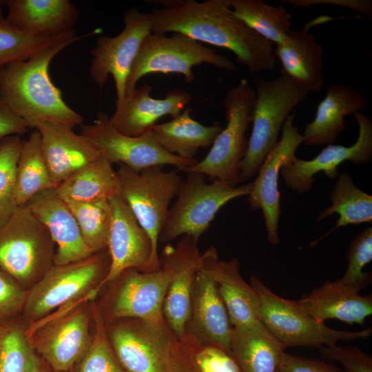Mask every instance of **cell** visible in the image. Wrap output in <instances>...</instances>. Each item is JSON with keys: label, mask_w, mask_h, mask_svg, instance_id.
<instances>
[{"label": "cell", "mask_w": 372, "mask_h": 372, "mask_svg": "<svg viewBox=\"0 0 372 372\" xmlns=\"http://www.w3.org/2000/svg\"><path fill=\"white\" fill-rule=\"evenodd\" d=\"M93 336L91 344L71 372H129L118 360L106 335L96 299L91 300Z\"/></svg>", "instance_id": "cell-37"}, {"label": "cell", "mask_w": 372, "mask_h": 372, "mask_svg": "<svg viewBox=\"0 0 372 372\" xmlns=\"http://www.w3.org/2000/svg\"><path fill=\"white\" fill-rule=\"evenodd\" d=\"M55 247L46 227L25 205L0 227V267L27 291L54 265Z\"/></svg>", "instance_id": "cell-6"}, {"label": "cell", "mask_w": 372, "mask_h": 372, "mask_svg": "<svg viewBox=\"0 0 372 372\" xmlns=\"http://www.w3.org/2000/svg\"><path fill=\"white\" fill-rule=\"evenodd\" d=\"M108 203L110 225L107 249L110 265L101 290L127 269L149 272L161 268L159 256L154 251L150 237L128 205L118 195L110 198Z\"/></svg>", "instance_id": "cell-16"}, {"label": "cell", "mask_w": 372, "mask_h": 372, "mask_svg": "<svg viewBox=\"0 0 372 372\" xmlns=\"http://www.w3.org/2000/svg\"><path fill=\"white\" fill-rule=\"evenodd\" d=\"M276 372H347L324 361L296 356L283 352Z\"/></svg>", "instance_id": "cell-44"}, {"label": "cell", "mask_w": 372, "mask_h": 372, "mask_svg": "<svg viewBox=\"0 0 372 372\" xmlns=\"http://www.w3.org/2000/svg\"><path fill=\"white\" fill-rule=\"evenodd\" d=\"M28 128L27 122L0 99V141L9 136L22 135Z\"/></svg>", "instance_id": "cell-45"}, {"label": "cell", "mask_w": 372, "mask_h": 372, "mask_svg": "<svg viewBox=\"0 0 372 372\" xmlns=\"http://www.w3.org/2000/svg\"><path fill=\"white\" fill-rule=\"evenodd\" d=\"M358 125L355 143L346 147L340 145H327L316 157L309 161L295 158L285 165L280 174L285 183L300 194L309 192L313 185V176L319 172L331 179L339 175L338 167L346 161L355 165L369 163L372 159V121L362 112L353 114Z\"/></svg>", "instance_id": "cell-19"}, {"label": "cell", "mask_w": 372, "mask_h": 372, "mask_svg": "<svg viewBox=\"0 0 372 372\" xmlns=\"http://www.w3.org/2000/svg\"><path fill=\"white\" fill-rule=\"evenodd\" d=\"M67 204L86 245L94 252L107 249L110 225L108 200Z\"/></svg>", "instance_id": "cell-38"}, {"label": "cell", "mask_w": 372, "mask_h": 372, "mask_svg": "<svg viewBox=\"0 0 372 372\" xmlns=\"http://www.w3.org/2000/svg\"><path fill=\"white\" fill-rule=\"evenodd\" d=\"M107 249L61 265H54L29 291L21 315L25 327L58 309L88 296L97 298L107 275Z\"/></svg>", "instance_id": "cell-4"}, {"label": "cell", "mask_w": 372, "mask_h": 372, "mask_svg": "<svg viewBox=\"0 0 372 372\" xmlns=\"http://www.w3.org/2000/svg\"><path fill=\"white\" fill-rule=\"evenodd\" d=\"M76 30L50 37H34L11 26L4 19L0 22V70L6 66L28 60L48 48L77 37Z\"/></svg>", "instance_id": "cell-36"}, {"label": "cell", "mask_w": 372, "mask_h": 372, "mask_svg": "<svg viewBox=\"0 0 372 372\" xmlns=\"http://www.w3.org/2000/svg\"><path fill=\"white\" fill-rule=\"evenodd\" d=\"M7 22L28 34L56 37L73 29L79 17L76 7L69 0H6Z\"/></svg>", "instance_id": "cell-26"}, {"label": "cell", "mask_w": 372, "mask_h": 372, "mask_svg": "<svg viewBox=\"0 0 372 372\" xmlns=\"http://www.w3.org/2000/svg\"><path fill=\"white\" fill-rule=\"evenodd\" d=\"M321 358L329 362H339L347 372H372V358L357 347H321Z\"/></svg>", "instance_id": "cell-43"}, {"label": "cell", "mask_w": 372, "mask_h": 372, "mask_svg": "<svg viewBox=\"0 0 372 372\" xmlns=\"http://www.w3.org/2000/svg\"><path fill=\"white\" fill-rule=\"evenodd\" d=\"M232 13L258 34L278 45L287 38L291 15L283 6L261 0H230Z\"/></svg>", "instance_id": "cell-35"}, {"label": "cell", "mask_w": 372, "mask_h": 372, "mask_svg": "<svg viewBox=\"0 0 372 372\" xmlns=\"http://www.w3.org/2000/svg\"><path fill=\"white\" fill-rule=\"evenodd\" d=\"M171 278V269L162 263L154 271L130 268L121 272L105 285L96 299L104 323L138 318L157 326L167 324L163 307Z\"/></svg>", "instance_id": "cell-8"}, {"label": "cell", "mask_w": 372, "mask_h": 372, "mask_svg": "<svg viewBox=\"0 0 372 372\" xmlns=\"http://www.w3.org/2000/svg\"><path fill=\"white\" fill-rule=\"evenodd\" d=\"M34 354L21 316L0 324V372H27Z\"/></svg>", "instance_id": "cell-39"}, {"label": "cell", "mask_w": 372, "mask_h": 372, "mask_svg": "<svg viewBox=\"0 0 372 372\" xmlns=\"http://www.w3.org/2000/svg\"><path fill=\"white\" fill-rule=\"evenodd\" d=\"M367 106L366 97L356 89L343 83L330 85L318 105L314 119L304 128V143L332 145L346 127L344 117L362 112Z\"/></svg>", "instance_id": "cell-28"}, {"label": "cell", "mask_w": 372, "mask_h": 372, "mask_svg": "<svg viewBox=\"0 0 372 372\" xmlns=\"http://www.w3.org/2000/svg\"><path fill=\"white\" fill-rule=\"evenodd\" d=\"M347 269L340 280L345 285L362 290L371 283V273L364 272L365 265L372 260V227L359 233L347 251Z\"/></svg>", "instance_id": "cell-41"}, {"label": "cell", "mask_w": 372, "mask_h": 372, "mask_svg": "<svg viewBox=\"0 0 372 372\" xmlns=\"http://www.w3.org/2000/svg\"><path fill=\"white\" fill-rule=\"evenodd\" d=\"M327 19L309 21L299 30L291 29L285 40L276 45L274 55L282 65L281 74L299 83L309 92H320L324 85L322 77L323 48L309 30Z\"/></svg>", "instance_id": "cell-25"}, {"label": "cell", "mask_w": 372, "mask_h": 372, "mask_svg": "<svg viewBox=\"0 0 372 372\" xmlns=\"http://www.w3.org/2000/svg\"><path fill=\"white\" fill-rule=\"evenodd\" d=\"M118 196L128 205L139 225L151 238L158 253V236L166 220L169 204L178 195L183 178L176 170L165 172L161 166L136 172L119 164Z\"/></svg>", "instance_id": "cell-12"}, {"label": "cell", "mask_w": 372, "mask_h": 372, "mask_svg": "<svg viewBox=\"0 0 372 372\" xmlns=\"http://www.w3.org/2000/svg\"><path fill=\"white\" fill-rule=\"evenodd\" d=\"M94 299L88 296L70 302L25 327L30 347L52 369L71 371L88 350Z\"/></svg>", "instance_id": "cell-3"}, {"label": "cell", "mask_w": 372, "mask_h": 372, "mask_svg": "<svg viewBox=\"0 0 372 372\" xmlns=\"http://www.w3.org/2000/svg\"><path fill=\"white\" fill-rule=\"evenodd\" d=\"M152 87L145 83L125 96L121 103L115 105L110 124L123 134L139 136L152 131L161 117L174 118L180 114L192 100V94L180 88L172 89L162 99L152 98Z\"/></svg>", "instance_id": "cell-21"}, {"label": "cell", "mask_w": 372, "mask_h": 372, "mask_svg": "<svg viewBox=\"0 0 372 372\" xmlns=\"http://www.w3.org/2000/svg\"><path fill=\"white\" fill-rule=\"evenodd\" d=\"M187 107L171 121L156 123L152 127L160 145L167 152L185 159L193 160L202 147H210L223 127L215 123L205 126L190 116Z\"/></svg>", "instance_id": "cell-30"}, {"label": "cell", "mask_w": 372, "mask_h": 372, "mask_svg": "<svg viewBox=\"0 0 372 372\" xmlns=\"http://www.w3.org/2000/svg\"><path fill=\"white\" fill-rule=\"evenodd\" d=\"M250 280L260 298V321L285 348L331 347L338 341L364 339L372 333L371 328L360 331L329 328L303 311L297 301L273 293L257 277L252 276Z\"/></svg>", "instance_id": "cell-10"}, {"label": "cell", "mask_w": 372, "mask_h": 372, "mask_svg": "<svg viewBox=\"0 0 372 372\" xmlns=\"http://www.w3.org/2000/svg\"><path fill=\"white\" fill-rule=\"evenodd\" d=\"M28 291L0 267V324L19 318Z\"/></svg>", "instance_id": "cell-42"}, {"label": "cell", "mask_w": 372, "mask_h": 372, "mask_svg": "<svg viewBox=\"0 0 372 372\" xmlns=\"http://www.w3.org/2000/svg\"><path fill=\"white\" fill-rule=\"evenodd\" d=\"M229 347L242 372H276L285 349L261 321L232 327Z\"/></svg>", "instance_id": "cell-29"}, {"label": "cell", "mask_w": 372, "mask_h": 372, "mask_svg": "<svg viewBox=\"0 0 372 372\" xmlns=\"http://www.w3.org/2000/svg\"><path fill=\"white\" fill-rule=\"evenodd\" d=\"M202 63L211 64L230 72L238 66L228 57L187 35L172 36L150 32L143 39L127 79L125 96L135 88L143 76L152 73L182 74L187 83L194 80L192 68Z\"/></svg>", "instance_id": "cell-9"}, {"label": "cell", "mask_w": 372, "mask_h": 372, "mask_svg": "<svg viewBox=\"0 0 372 372\" xmlns=\"http://www.w3.org/2000/svg\"><path fill=\"white\" fill-rule=\"evenodd\" d=\"M56 187L42 153L41 136L36 130L21 143L15 181L17 206H23L35 194Z\"/></svg>", "instance_id": "cell-33"}, {"label": "cell", "mask_w": 372, "mask_h": 372, "mask_svg": "<svg viewBox=\"0 0 372 372\" xmlns=\"http://www.w3.org/2000/svg\"><path fill=\"white\" fill-rule=\"evenodd\" d=\"M28 125L40 134L42 153L56 187L102 155L87 138L68 126L41 121Z\"/></svg>", "instance_id": "cell-20"}, {"label": "cell", "mask_w": 372, "mask_h": 372, "mask_svg": "<svg viewBox=\"0 0 372 372\" xmlns=\"http://www.w3.org/2000/svg\"><path fill=\"white\" fill-rule=\"evenodd\" d=\"M331 205L318 214L320 221L333 214L339 218L335 226L327 236L340 227L372 221V196L360 189L347 173H340L335 179L334 189L329 194Z\"/></svg>", "instance_id": "cell-34"}, {"label": "cell", "mask_w": 372, "mask_h": 372, "mask_svg": "<svg viewBox=\"0 0 372 372\" xmlns=\"http://www.w3.org/2000/svg\"><path fill=\"white\" fill-rule=\"evenodd\" d=\"M154 1L163 7L149 12L151 32L181 33L227 49L251 74L275 68L273 44L232 13L230 0Z\"/></svg>", "instance_id": "cell-1"}, {"label": "cell", "mask_w": 372, "mask_h": 372, "mask_svg": "<svg viewBox=\"0 0 372 372\" xmlns=\"http://www.w3.org/2000/svg\"><path fill=\"white\" fill-rule=\"evenodd\" d=\"M21 143L18 135L7 136L0 141V227L18 207L15 181Z\"/></svg>", "instance_id": "cell-40"}, {"label": "cell", "mask_w": 372, "mask_h": 372, "mask_svg": "<svg viewBox=\"0 0 372 372\" xmlns=\"http://www.w3.org/2000/svg\"><path fill=\"white\" fill-rule=\"evenodd\" d=\"M286 2L301 7H308L316 4L342 6L369 17L372 13V1L369 0H290L286 1Z\"/></svg>", "instance_id": "cell-46"}, {"label": "cell", "mask_w": 372, "mask_h": 372, "mask_svg": "<svg viewBox=\"0 0 372 372\" xmlns=\"http://www.w3.org/2000/svg\"><path fill=\"white\" fill-rule=\"evenodd\" d=\"M198 242L196 238L183 236L175 247L167 243L159 257L161 263L172 271L163 313L165 323L177 338L186 332L194 281L203 258Z\"/></svg>", "instance_id": "cell-17"}, {"label": "cell", "mask_w": 372, "mask_h": 372, "mask_svg": "<svg viewBox=\"0 0 372 372\" xmlns=\"http://www.w3.org/2000/svg\"><path fill=\"white\" fill-rule=\"evenodd\" d=\"M256 102L252 131L240 164V182L258 174L293 109L310 92L289 77L281 74L273 80L256 79Z\"/></svg>", "instance_id": "cell-5"}, {"label": "cell", "mask_w": 372, "mask_h": 372, "mask_svg": "<svg viewBox=\"0 0 372 372\" xmlns=\"http://www.w3.org/2000/svg\"><path fill=\"white\" fill-rule=\"evenodd\" d=\"M97 31L63 41L34 57L11 63L0 70V99L27 123L48 121L71 128L81 125L83 116L70 107L52 81L49 66L70 44Z\"/></svg>", "instance_id": "cell-2"}, {"label": "cell", "mask_w": 372, "mask_h": 372, "mask_svg": "<svg viewBox=\"0 0 372 372\" xmlns=\"http://www.w3.org/2000/svg\"><path fill=\"white\" fill-rule=\"evenodd\" d=\"M124 28L114 37L102 35L91 50L92 59L90 75L102 90L109 76L114 78L116 92L115 105L125 97L126 82L134 59L145 37L151 32L149 12H141L136 8L127 10L123 17Z\"/></svg>", "instance_id": "cell-15"}, {"label": "cell", "mask_w": 372, "mask_h": 372, "mask_svg": "<svg viewBox=\"0 0 372 372\" xmlns=\"http://www.w3.org/2000/svg\"><path fill=\"white\" fill-rule=\"evenodd\" d=\"M108 340L129 372H173V347L176 337L167 327L138 318L104 323Z\"/></svg>", "instance_id": "cell-13"}, {"label": "cell", "mask_w": 372, "mask_h": 372, "mask_svg": "<svg viewBox=\"0 0 372 372\" xmlns=\"http://www.w3.org/2000/svg\"><path fill=\"white\" fill-rule=\"evenodd\" d=\"M27 372H64L50 367L36 353L34 354ZM71 372V371H68Z\"/></svg>", "instance_id": "cell-47"}, {"label": "cell", "mask_w": 372, "mask_h": 372, "mask_svg": "<svg viewBox=\"0 0 372 372\" xmlns=\"http://www.w3.org/2000/svg\"><path fill=\"white\" fill-rule=\"evenodd\" d=\"M232 327L215 281L198 270L185 335L230 351Z\"/></svg>", "instance_id": "cell-24"}, {"label": "cell", "mask_w": 372, "mask_h": 372, "mask_svg": "<svg viewBox=\"0 0 372 372\" xmlns=\"http://www.w3.org/2000/svg\"><path fill=\"white\" fill-rule=\"evenodd\" d=\"M81 134L87 138L112 164L124 165L136 172L154 166L172 165L183 171L197 162L185 159L165 150L152 131L139 136L118 132L110 116L99 112L92 123L81 125Z\"/></svg>", "instance_id": "cell-14"}, {"label": "cell", "mask_w": 372, "mask_h": 372, "mask_svg": "<svg viewBox=\"0 0 372 372\" xmlns=\"http://www.w3.org/2000/svg\"><path fill=\"white\" fill-rule=\"evenodd\" d=\"M293 120L294 114H290L285 120L281 138L264 160L247 195L249 207L254 210L262 209L267 239L273 245L279 242L278 227L281 214L278 175L281 168L296 158V149L304 143V137L293 125Z\"/></svg>", "instance_id": "cell-18"}, {"label": "cell", "mask_w": 372, "mask_h": 372, "mask_svg": "<svg viewBox=\"0 0 372 372\" xmlns=\"http://www.w3.org/2000/svg\"><path fill=\"white\" fill-rule=\"evenodd\" d=\"M358 289L341 280L326 281L298 300L300 307L317 321L336 319L363 325L372 313L371 296H361Z\"/></svg>", "instance_id": "cell-27"}, {"label": "cell", "mask_w": 372, "mask_h": 372, "mask_svg": "<svg viewBox=\"0 0 372 372\" xmlns=\"http://www.w3.org/2000/svg\"><path fill=\"white\" fill-rule=\"evenodd\" d=\"M173 372H242L231 353L188 335L173 347Z\"/></svg>", "instance_id": "cell-32"}, {"label": "cell", "mask_w": 372, "mask_h": 372, "mask_svg": "<svg viewBox=\"0 0 372 372\" xmlns=\"http://www.w3.org/2000/svg\"><path fill=\"white\" fill-rule=\"evenodd\" d=\"M239 268L240 262L236 258L220 260L214 246L203 253L199 268L215 281L233 327L260 321L259 296L242 278Z\"/></svg>", "instance_id": "cell-23"}, {"label": "cell", "mask_w": 372, "mask_h": 372, "mask_svg": "<svg viewBox=\"0 0 372 372\" xmlns=\"http://www.w3.org/2000/svg\"><path fill=\"white\" fill-rule=\"evenodd\" d=\"M256 91L242 79L225 93L223 105L227 125L216 138L201 161L185 168V173H200L230 187L240 182V164L247 147L246 131L251 123Z\"/></svg>", "instance_id": "cell-7"}, {"label": "cell", "mask_w": 372, "mask_h": 372, "mask_svg": "<svg viewBox=\"0 0 372 372\" xmlns=\"http://www.w3.org/2000/svg\"><path fill=\"white\" fill-rule=\"evenodd\" d=\"M118 178L112 163L104 156L74 173L56 188L66 203L108 200L118 194Z\"/></svg>", "instance_id": "cell-31"}, {"label": "cell", "mask_w": 372, "mask_h": 372, "mask_svg": "<svg viewBox=\"0 0 372 372\" xmlns=\"http://www.w3.org/2000/svg\"><path fill=\"white\" fill-rule=\"evenodd\" d=\"M200 173H189L168 211L158 242H168L180 236L199 239L207 231L219 209L231 200L247 196L252 183L230 187L214 179L206 182Z\"/></svg>", "instance_id": "cell-11"}, {"label": "cell", "mask_w": 372, "mask_h": 372, "mask_svg": "<svg viewBox=\"0 0 372 372\" xmlns=\"http://www.w3.org/2000/svg\"><path fill=\"white\" fill-rule=\"evenodd\" d=\"M25 206L46 227L56 247L54 265L78 261L95 253L85 242L68 205L55 188L35 194Z\"/></svg>", "instance_id": "cell-22"}]
</instances>
